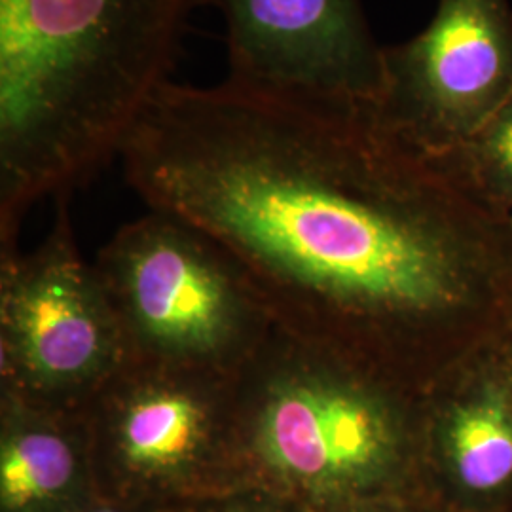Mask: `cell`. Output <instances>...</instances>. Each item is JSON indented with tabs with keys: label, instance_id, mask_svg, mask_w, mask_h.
<instances>
[{
	"label": "cell",
	"instance_id": "obj_1",
	"mask_svg": "<svg viewBox=\"0 0 512 512\" xmlns=\"http://www.w3.org/2000/svg\"><path fill=\"white\" fill-rule=\"evenodd\" d=\"M118 158L148 209L215 239L275 327L423 395L512 329V220L378 103L167 82Z\"/></svg>",
	"mask_w": 512,
	"mask_h": 512
},
{
	"label": "cell",
	"instance_id": "obj_2",
	"mask_svg": "<svg viewBox=\"0 0 512 512\" xmlns=\"http://www.w3.org/2000/svg\"><path fill=\"white\" fill-rule=\"evenodd\" d=\"M203 0H0V253L120 154Z\"/></svg>",
	"mask_w": 512,
	"mask_h": 512
},
{
	"label": "cell",
	"instance_id": "obj_3",
	"mask_svg": "<svg viewBox=\"0 0 512 512\" xmlns=\"http://www.w3.org/2000/svg\"><path fill=\"white\" fill-rule=\"evenodd\" d=\"M249 486L313 512L433 495L421 458V395L274 327L232 376Z\"/></svg>",
	"mask_w": 512,
	"mask_h": 512
},
{
	"label": "cell",
	"instance_id": "obj_4",
	"mask_svg": "<svg viewBox=\"0 0 512 512\" xmlns=\"http://www.w3.org/2000/svg\"><path fill=\"white\" fill-rule=\"evenodd\" d=\"M93 268L135 363L232 378L275 327L238 260L162 211L124 224Z\"/></svg>",
	"mask_w": 512,
	"mask_h": 512
},
{
	"label": "cell",
	"instance_id": "obj_5",
	"mask_svg": "<svg viewBox=\"0 0 512 512\" xmlns=\"http://www.w3.org/2000/svg\"><path fill=\"white\" fill-rule=\"evenodd\" d=\"M84 414L103 499L164 512L249 486L230 376L128 361Z\"/></svg>",
	"mask_w": 512,
	"mask_h": 512
},
{
	"label": "cell",
	"instance_id": "obj_6",
	"mask_svg": "<svg viewBox=\"0 0 512 512\" xmlns=\"http://www.w3.org/2000/svg\"><path fill=\"white\" fill-rule=\"evenodd\" d=\"M57 200L38 247L0 255V393L84 410L128 351L99 275L78 253L67 196Z\"/></svg>",
	"mask_w": 512,
	"mask_h": 512
},
{
	"label": "cell",
	"instance_id": "obj_7",
	"mask_svg": "<svg viewBox=\"0 0 512 512\" xmlns=\"http://www.w3.org/2000/svg\"><path fill=\"white\" fill-rule=\"evenodd\" d=\"M387 126L440 158L482 128L512 92L511 0H439L416 37L385 46Z\"/></svg>",
	"mask_w": 512,
	"mask_h": 512
},
{
	"label": "cell",
	"instance_id": "obj_8",
	"mask_svg": "<svg viewBox=\"0 0 512 512\" xmlns=\"http://www.w3.org/2000/svg\"><path fill=\"white\" fill-rule=\"evenodd\" d=\"M226 21L228 80L260 92L378 103L384 50L363 0H203Z\"/></svg>",
	"mask_w": 512,
	"mask_h": 512
},
{
	"label": "cell",
	"instance_id": "obj_9",
	"mask_svg": "<svg viewBox=\"0 0 512 512\" xmlns=\"http://www.w3.org/2000/svg\"><path fill=\"white\" fill-rule=\"evenodd\" d=\"M427 490L452 512H512L509 334L476 349L421 395Z\"/></svg>",
	"mask_w": 512,
	"mask_h": 512
},
{
	"label": "cell",
	"instance_id": "obj_10",
	"mask_svg": "<svg viewBox=\"0 0 512 512\" xmlns=\"http://www.w3.org/2000/svg\"><path fill=\"white\" fill-rule=\"evenodd\" d=\"M99 499L84 410L0 393V512H78Z\"/></svg>",
	"mask_w": 512,
	"mask_h": 512
},
{
	"label": "cell",
	"instance_id": "obj_11",
	"mask_svg": "<svg viewBox=\"0 0 512 512\" xmlns=\"http://www.w3.org/2000/svg\"><path fill=\"white\" fill-rule=\"evenodd\" d=\"M435 160L480 202L511 217L512 92L471 139Z\"/></svg>",
	"mask_w": 512,
	"mask_h": 512
},
{
	"label": "cell",
	"instance_id": "obj_12",
	"mask_svg": "<svg viewBox=\"0 0 512 512\" xmlns=\"http://www.w3.org/2000/svg\"><path fill=\"white\" fill-rule=\"evenodd\" d=\"M164 512H313L287 495L262 486H243L224 494L203 497Z\"/></svg>",
	"mask_w": 512,
	"mask_h": 512
},
{
	"label": "cell",
	"instance_id": "obj_13",
	"mask_svg": "<svg viewBox=\"0 0 512 512\" xmlns=\"http://www.w3.org/2000/svg\"><path fill=\"white\" fill-rule=\"evenodd\" d=\"M342 512H452L439 503L435 497L416 495V497H387L378 501H368L355 505Z\"/></svg>",
	"mask_w": 512,
	"mask_h": 512
},
{
	"label": "cell",
	"instance_id": "obj_14",
	"mask_svg": "<svg viewBox=\"0 0 512 512\" xmlns=\"http://www.w3.org/2000/svg\"><path fill=\"white\" fill-rule=\"evenodd\" d=\"M78 512H156L147 507H137V505H128V503H120V501H110V499H95L88 507H84Z\"/></svg>",
	"mask_w": 512,
	"mask_h": 512
},
{
	"label": "cell",
	"instance_id": "obj_15",
	"mask_svg": "<svg viewBox=\"0 0 512 512\" xmlns=\"http://www.w3.org/2000/svg\"><path fill=\"white\" fill-rule=\"evenodd\" d=\"M509 342H511V348H512V329L509 330Z\"/></svg>",
	"mask_w": 512,
	"mask_h": 512
},
{
	"label": "cell",
	"instance_id": "obj_16",
	"mask_svg": "<svg viewBox=\"0 0 512 512\" xmlns=\"http://www.w3.org/2000/svg\"><path fill=\"white\" fill-rule=\"evenodd\" d=\"M511 220H512V207H511Z\"/></svg>",
	"mask_w": 512,
	"mask_h": 512
}]
</instances>
